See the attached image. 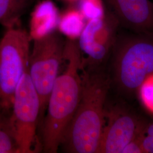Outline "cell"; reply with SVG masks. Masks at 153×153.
Returning <instances> with one entry per match:
<instances>
[{"mask_svg":"<svg viewBox=\"0 0 153 153\" xmlns=\"http://www.w3.org/2000/svg\"><path fill=\"white\" fill-rule=\"evenodd\" d=\"M66 68L55 81L49 95L42 133L44 153H56L79 104L82 88V54L76 39L65 41Z\"/></svg>","mask_w":153,"mask_h":153,"instance_id":"obj_1","label":"cell"},{"mask_svg":"<svg viewBox=\"0 0 153 153\" xmlns=\"http://www.w3.org/2000/svg\"><path fill=\"white\" fill-rule=\"evenodd\" d=\"M82 76L81 99L60 146L66 153H98L112 81L102 68L95 71L83 68Z\"/></svg>","mask_w":153,"mask_h":153,"instance_id":"obj_2","label":"cell"},{"mask_svg":"<svg viewBox=\"0 0 153 153\" xmlns=\"http://www.w3.org/2000/svg\"><path fill=\"white\" fill-rule=\"evenodd\" d=\"M111 53L113 82L121 94L131 97L153 74V34L117 36Z\"/></svg>","mask_w":153,"mask_h":153,"instance_id":"obj_3","label":"cell"},{"mask_svg":"<svg viewBox=\"0 0 153 153\" xmlns=\"http://www.w3.org/2000/svg\"><path fill=\"white\" fill-rule=\"evenodd\" d=\"M31 40L19 23L6 28L0 40V107L10 114L16 87L28 69Z\"/></svg>","mask_w":153,"mask_h":153,"instance_id":"obj_4","label":"cell"},{"mask_svg":"<svg viewBox=\"0 0 153 153\" xmlns=\"http://www.w3.org/2000/svg\"><path fill=\"white\" fill-rule=\"evenodd\" d=\"M65 44L60 35L54 31L33 40L28 74L39 97L40 116L47 109L50 94L64 60Z\"/></svg>","mask_w":153,"mask_h":153,"instance_id":"obj_5","label":"cell"},{"mask_svg":"<svg viewBox=\"0 0 153 153\" xmlns=\"http://www.w3.org/2000/svg\"><path fill=\"white\" fill-rule=\"evenodd\" d=\"M40 116V99L28 69L16 87L10 117L20 153L38 150L36 130Z\"/></svg>","mask_w":153,"mask_h":153,"instance_id":"obj_6","label":"cell"},{"mask_svg":"<svg viewBox=\"0 0 153 153\" xmlns=\"http://www.w3.org/2000/svg\"><path fill=\"white\" fill-rule=\"evenodd\" d=\"M120 26L113 12L102 18L88 21L78 41L82 54L83 68L95 71L102 66L111 54Z\"/></svg>","mask_w":153,"mask_h":153,"instance_id":"obj_7","label":"cell"},{"mask_svg":"<svg viewBox=\"0 0 153 153\" xmlns=\"http://www.w3.org/2000/svg\"><path fill=\"white\" fill-rule=\"evenodd\" d=\"M146 123L120 105L106 113V120L98 153H122L139 136Z\"/></svg>","mask_w":153,"mask_h":153,"instance_id":"obj_8","label":"cell"},{"mask_svg":"<svg viewBox=\"0 0 153 153\" xmlns=\"http://www.w3.org/2000/svg\"><path fill=\"white\" fill-rule=\"evenodd\" d=\"M120 25L135 33L153 34V4L149 0H105Z\"/></svg>","mask_w":153,"mask_h":153,"instance_id":"obj_9","label":"cell"},{"mask_svg":"<svg viewBox=\"0 0 153 153\" xmlns=\"http://www.w3.org/2000/svg\"><path fill=\"white\" fill-rule=\"evenodd\" d=\"M59 11L51 0H42L35 6L31 14L30 32L31 39L40 38L53 31L58 25Z\"/></svg>","mask_w":153,"mask_h":153,"instance_id":"obj_10","label":"cell"},{"mask_svg":"<svg viewBox=\"0 0 153 153\" xmlns=\"http://www.w3.org/2000/svg\"><path fill=\"white\" fill-rule=\"evenodd\" d=\"M86 19L79 9L71 7L60 14L57 26L68 39L79 38L86 25Z\"/></svg>","mask_w":153,"mask_h":153,"instance_id":"obj_11","label":"cell"},{"mask_svg":"<svg viewBox=\"0 0 153 153\" xmlns=\"http://www.w3.org/2000/svg\"><path fill=\"white\" fill-rule=\"evenodd\" d=\"M31 0H0V24L5 28L20 21Z\"/></svg>","mask_w":153,"mask_h":153,"instance_id":"obj_12","label":"cell"},{"mask_svg":"<svg viewBox=\"0 0 153 153\" xmlns=\"http://www.w3.org/2000/svg\"><path fill=\"white\" fill-rule=\"evenodd\" d=\"M10 115L0 107V153H20L11 127Z\"/></svg>","mask_w":153,"mask_h":153,"instance_id":"obj_13","label":"cell"},{"mask_svg":"<svg viewBox=\"0 0 153 153\" xmlns=\"http://www.w3.org/2000/svg\"><path fill=\"white\" fill-rule=\"evenodd\" d=\"M79 10L88 21L105 15L102 0H81Z\"/></svg>","mask_w":153,"mask_h":153,"instance_id":"obj_14","label":"cell"},{"mask_svg":"<svg viewBox=\"0 0 153 153\" xmlns=\"http://www.w3.org/2000/svg\"><path fill=\"white\" fill-rule=\"evenodd\" d=\"M138 92L143 105L153 114V74L143 82Z\"/></svg>","mask_w":153,"mask_h":153,"instance_id":"obj_15","label":"cell"},{"mask_svg":"<svg viewBox=\"0 0 153 153\" xmlns=\"http://www.w3.org/2000/svg\"><path fill=\"white\" fill-rule=\"evenodd\" d=\"M138 138L143 153H153V136L144 135L141 132Z\"/></svg>","mask_w":153,"mask_h":153,"instance_id":"obj_16","label":"cell"},{"mask_svg":"<svg viewBox=\"0 0 153 153\" xmlns=\"http://www.w3.org/2000/svg\"><path fill=\"white\" fill-rule=\"evenodd\" d=\"M143 153L138 137L131 142L123 150L122 153Z\"/></svg>","mask_w":153,"mask_h":153,"instance_id":"obj_17","label":"cell"},{"mask_svg":"<svg viewBox=\"0 0 153 153\" xmlns=\"http://www.w3.org/2000/svg\"><path fill=\"white\" fill-rule=\"evenodd\" d=\"M64 1H68V2H75V1H78V0H64Z\"/></svg>","mask_w":153,"mask_h":153,"instance_id":"obj_18","label":"cell"}]
</instances>
